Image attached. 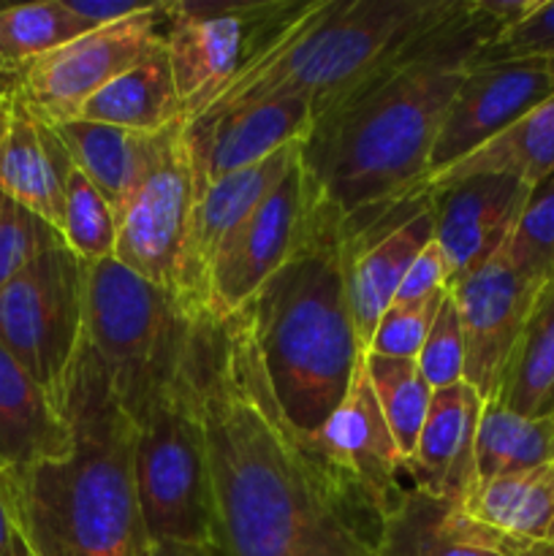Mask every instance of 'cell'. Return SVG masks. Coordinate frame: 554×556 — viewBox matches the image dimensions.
<instances>
[{"label": "cell", "mask_w": 554, "mask_h": 556, "mask_svg": "<svg viewBox=\"0 0 554 556\" xmlns=\"http://www.w3.org/2000/svg\"><path fill=\"white\" fill-rule=\"evenodd\" d=\"M364 369L402 456L411 459L424 421H427L432 389L418 372V364L413 358H386L364 353Z\"/></svg>", "instance_id": "obj_31"}, {"label": "cell", "mask_w": 554, "mask_h": 556, "mask_svg": "<svg viewBox=\"0 0 554 556\" xmlns=\"http://www.w3.org/2000/svg\"><path fill=\"white\" fill-rule=\"evenodd\" d=\"M3 5H5V3H0V9H3Z\"/></svg>", "instance_id": "obj_46"}, {"label": "cell", "mask_w": 554, "mask_h": 556, "mask_svg": "<svg viewBox=\"0 0 554 556\" xmlns=\"http://www.w3.org/2000/svg\"><path fill=\"white\" fill-rule=\"evenodd\" d=\"M71 166L52 125L38 119L11 87L0 117V193L60 228Z\"/></svg>", "instance_id": "obj_21"}, {"label": "cell", "mask_w": 554, "mask_h": 556, "mask_svg": "<svg viewBox=\"0 0 554 556\" xmlns=\"http://www.w3.org/2000/svg\"><path fill=\"white\" fill-rule=\"evenodd\" d=\"M315 438L329 451L337 465L345 467L378 500L389 519L416 492L407 459L402 456L400 445L386 424L383 410L375 400L373 386H369L364 356L356 364L345 396L331 410Z\"/></svg>", "instance_id": "obj_18"}, {"label": "cell", "mask_w": 554, "mask_h": 556, "mask_svg": "<svg viewBox=\"0 0 554 556\" xmlns=\"http://www.w3.org/2000/svg\"><path fill=\"white\" fill-rule=\"evenodd\" d=\"M449 5L451 0H297L255 58L190 119L272 98H310L318 117Z\"/></svg>", "instance_id": "obj_5"}, {"label": "cell", "mask_w": 554, "mask_h": 556, "mask_svg": "<svg viewBox=\"0 0 554 556\" xmlns=\"http://www.w3.org/2000/svg\"><path fill=\"white\" fill-rule=\"evenodd\" d=\"M462 510L514 538L549 543L554 527V462L478 481Z\"/></svg>", "instance_id": "obj_27"}, {"label": "cell", "mask_w": 554, "mask_h": 556, "mask_svg": "<svg viewBox=\"0 0 554 556\" xmlns=\"http://www.w3.org/2000/svg\"><path fill=\"white\" fill-rule=\"evenodd\" d=\"M87 30L63 0L20 3L0 9V85L30 60L85 36Z\"/></svg>", "instance_id": "obj_30"}, {"label": "cell", "mask_w": 554, "mask_h": 556, "mask_svg": "<svg viewBox=\"0 0 554 556\" xmlns=\"http://www.w3.org/2000/svg\"><path fill=\"white\" fill-rule=\"evenodd\" d=\"M503 250L530 280H554V172L530 188Z\"/></svg>", "instance_id": "obj_33"}, {"label": "cell", "mask_w": 554, "mask_h": 556, "mask_svg": "<svg viewBox=\"0 0 554 556\" xmlns=\"http://www.w3.org/2000/svg\"><path fill=\"white\" fill-rule=\"evenodd\" d=\"M494 402L525 418L554 416V280L538 293Z\"/></svg>", "instance_id": "obj_28"}, {"label": "cell", "mask_w": 554, "mask_h": 556, "mask_svg": "<svg viewBox=\"0 0 554 556\" xmlns=\"http://www.w3.org/2000/svg\"><path fill=\"white\" fill-rule=\"evenodd\" d=\"M166 5V54L182 123H188L291 14L297 0H174Z\"/></svg>", "instance_id": "obj_10"}, {"label": "cell", "mask_w": 554, "mask_h": 556, "mask_svg": "<svg viewBox=\"0 0 554 556\" xmlns=\"http://www.w3.org/2000/svg\"><path fill=\"white\" fill-rule=\"evenodd\" d=\"M76 119L114 125L134 134H161L182 123V98L166 47L98 90Z\"/></svg>", "instance_id": "obj_25"}, {"label": "cell", "mask_w": 554, "mask_h": 556, "mask_svg": "<svg viewBox=\"0 0 554 556\" xmlns=\"http://www.w3.org/2000/svg\"><path fill=\"white\" fill-rule=\"evenodd\" d=\"M554 172V96L538 103L532 112L516 119L508 130L494 136L476 152L462 157L454 166L427 177L424 188L429 193L449 188L459 179L478 177V174H505L516 177L532 188Z\"/></svg>", "instance_id": "obj_26"}, {"label": "cell", "mask_w": 554, "mask_h": 556, "mask_svg": "<svg viewBox=\"0 0 554 556\" xmlns=\"http://www.w3.org/2000/svg\"><path fill=\"white\" fill-rule=\"evenodd\" d=\"M500 33L476 0H451L326 106L299 155L320 204L345 223L421 188L462 79Z\"/></svg>", "instance_id": "obj_2"}, {"label": "cell", "mask_w": 554, "mask_h": 556, "mask_svg": "<svg viewBox=\"0 0 554 556\" xmlns=\"http://www.w3.org/2000/svg\"><path fill=\"white\" fill-rule=\"evenodd\" d=\"M445 293H438V296L418 304H391L380 315L378 326H375L367 353L386 358H413L416 362Z\"/></svg>", "instance_id": "obj_36"}, {"label": "cell", "mask_w": 554, "mask_h": 556, "mask_svg": "<svg viewBox=\"0 0 554 556\" xmlns=\"http://www.w3.org/2000/svg\"><path fill=\"white\" fill-rule=\"evenodd\" d=\"M527 193L521 179L505 174H478L432 193L435 242L449 264L451 286L503 250Z\"/></svg>", "instance_id": "obj_19"}, {"label": "cell", "mask_w": 554, "mask_h": 556, "mask_svg": "<svg viewBox=\"0 0 554 556\" xmlns=\"http://www.w3.org/2000/svg\"><path fill=\"white\" fill-rule=\"evenodd\" d=\"M14 535H16V527H14V521H11L3 489H0V556H9L11 543H14Z\"/></svg>", "instance_id": "obj_41"}, {"label": "cell", "mask_w": 554, "mask_h": 556, "mask_svg": "<svg viewBox=\"0 0 554 556\" xmlns=\"http://www.w3.org/2000/svg\"><path fill=\"white\" fill-rule=\"evenodd\" d=\"M193 315L177 296L119 261L85 264V342L139 424L147 405L179 369Z\"/></svg>", "instance_id": "obj_6"}, {"label": "cell", "mask_w": 554, "mask_h": 556, "mask_svg": "<svg viewBox=\"0 0 554 556\" xmlns=\"http://www.w3.org/2000/svg\"><path fill=\"white\" fill-rule=\"evenodd\" d=\"M134 472L150 546H215L206 445L185 358L136 424Z\"/></svg>", "instance_id": "obj_7"}, {"label": "cell", "mask_w": 554, "mask_h": 556, "mask_svg": "<svg viewBox=\"0 0 554 556\" xmlns=\"http://www.w3.org/2000/svg\"><path fill=\"white\" fill-rule=\"evenodd\" d=\"M60 413L74 434L68 454L0 472L16 532L33 556H136L150 543L136 497V421L87 342Z\"/></svg>", "instance_id": "obj_3"}, {"label": "cell", "mask_w": 554, "mask_h": 556, "mask_svg": "<svg viewBox=\"0 0 554 556\" xmlns=\"http://www.w3.org/2000/svg\"><path fill=\"white\" fill-rule=\"evenodd\" d=\"M52 128L68 150L74 166L96 185L114 212L125 204V199L158 161L168 134V128L161 134H134L87 119H68Z\"/></svg>", "instance_id": "obj_24"}, {"label": "cell", "mask_w": 554, "mask_h": 556, "mask_svg": "<svg viewBox=\"0 0 554 556\" xmlns=\"http://www.w3.org/2000/svg\"><path fill=\"white\" fill-rule=\"evenodd\" d=\"M63 3L87 30L114 25V22L141 14V11L152 5L144 3V0H63Z\"/></svg>", "instance_id": "obj_39"}, {"label": "cell", "mask_w": 554, "mask_h": 556, "mask_svg": "<svg viewBox=\"0 0 554 556\" xmlns=\"http://www.w3.org/2000/svg\"><path fill=\"white\" fill-rule=\"evenodd\" d=\"M549 543H552V546H554V527H552V535H549Z\"/></svg>", "instance_id": "obj_45"}, {"label": "cell", "mask_w": 554, "mask_h": 556, "mask_svg": "<svg viewBox=\"0 0 554 556\" xmlns=\"http://www.w3.org/2000/svg\"><path fill=\"white\" fill-rule=\"evenodd\" d=\"M244 313L277 402L302 432L318 434L364 356L348 304L337 212L318 206L302 248Z\"/></svg>", "instance_id": "obj_4"}, {"label": "cell", "mask_w": 554, "mask_h": 556, "mask_svg": "<svg viewBox=\"0 0 554 556\" xmlns=\"http://www.w3.org/2000/svg\"><path fill=\"white\" fill-rule=\"evenodd\" d=\"M313 123L315 103L310 98H272L185 123L196 195L206 185L244 172L288 144L304 141Z\"/></svg>", "instance_id": "obj_16"}, {"label": "cell", "mask_w": 554, "mask_h": 556, "mask_svg": "<svg viewBox=\"0 0 554 556\" xmlns=\"http://www.w3.org/2000/svg\"><path fill=\"white\" fill-rule=\"evenodd\" d=\"M63 242L85 264L114 258L117 244V217L109 201L98 193L96 185L76 166L65 177L63 223H60Z\"/></svg>", "instance_id": "obj_32"}, {"label": "cell", "mask_w": 554, "mask_h": 556, "mask_svg": "<svg viewBox=\"0 0 554 556\" xmlns=\"http://www.w3.org/2000/svg\"><path fill=\"white\" fill-rule=\"evenodd\" d=\"M302 155V152H299ZM318 195L302 168V157L280 185L239 223L217 250L206 286V313L234 315L293 258L318 215Z\"/></svg>", "instance_id": "obj_13"}, {"label": "cell", "mask_w": 554, "mask_h": 556, "mask_svg": "<svg viewBox=\"0 0 554 556\" xmlns=\"http://www.w3.org/2000/svg\"><path fill=\"white\" fill-rule=\"evenodd\" d=\"M152 556H221L215 546H177V543H161L152 546Z\"/></svg>", "instance_id": "obj_40"}, {"label": "cell", "mask_w": 554, "mask_h": 556, "mask_svg": "<svg viewBox=\"0 0 554 556\" xmlns=\"http://www.w3.org/2000/svg\"><path fill=\"white\" fill-rule=\"evenodd\" d=\"M554 462V416L525 418L500 402H483L476 434L478 481Z\"/></svg>", "instance_id": "obj_29"}, {"label": "cell", "mask_w": 554, "mask_h": 556, "mask_svg": "<svg viewBox=\"0 0 554 556\" xmlns=\"http://www.w3.org/2000/svg\"><path fill=\"white\" fill-rule=\"evenodd\" d=\"M299 152H302V141L288 144L286 150L275 152L266 161L244 172L228 174L199 190L177 282V302L188 309V315L206 313V286H210V269L217 250L223 248L228 233L239 223L248 220L255 206L297 166Z\"/></svg>", "instance_id": "obj_17"}, {"label": "cell", "mask_w": 554, "mask_h": 556, "mask_svg": "<svg viewBox=\"0 0 554 556\" xmlns=\"http://www.w3.org/2000/svg\"><path fill=\"white\" fill-rule=\"evenodd\" d=\"M552 96L554 58L476 60L445 112L429 177L459 163Z\"/></svg>", "instance_id": "obj_15"}, {"label": "cell", "mask_w": 554, "mask_h": 556, "mask_svg": "<svg viewBox=\"0 0 554 556\" xmlns=\"http://www.w3.org/2000/svg\"><path fill=\"white\" fill-rule=\"evenodd\" d=\"M0 345L60 407L85 348V261L68 244L0 288Z\"/></svg>", "instance_id": "obj_8"}, {"label": "cell", "mask_w": 554, "mask_h": 556, "mask_svg": "<svg viewBox=\"0 0 554 556\" xmlns=\"http://www.w3.org/2000/svg\"><path fill=\"white\" fill-rule=\"evenodd\" d=\"M521 58H554V0H538L525 20L505 27L478 60Z\"/></svg>", "instance_id": "obj_37"}, {"label": "cell", "mask_w": 554, "mask_h": 556, "mask_svg": "<svg viewBox=\"0 0 554 556\" xmlns=\"http://www.w3.org/2000/svg\"><path fill=\"white\" fill-rule=\"evenodd\" d=\"M136 556H152V546H150V543H147V546H144V548H141V552H139V554H136Z\"/></svg>", "instance_id": "obj_44"}, {"label": "cell", "mask_w": 554, "mask_h": 556, "mask_svg": "<svg viewBox=\"0 0 554 556\" xmlns=\"http://www.w3.org/2000/svg\"><path fill=\"white\" fill-rule=\"evenodd\" d=\"M60 244H65L60 228L0 193V288L38 255Z\"/></svg>", "instance_id": "obj_34"}, {"label": "cell", "mask_w": 554, "mask_h": 556, "mask_svg": "<svg viewBox=\"0 0 554 556\" xmlns=\"http://www.w3.org/2000/svg\"><path fill=\"white\" fill-rule=\"evenodd\" d=\"M196 206V174L185 123L168 128L161 155L134 193L114 212L117 244L114 261L152 286L177 296L179 266Z\"/></svg>", "instance_id": "obj_11"}, {"label": "cell", "mask_w": 554, "mask_h": 556, "mask_svg": "<svg viewBox=\"0 0 554 556\" xmlns=\"http://www.w3.org/2000/svg\"><path fill=\"white\" fill-rule=\"evenodd\" d=\"M449 264H445L443 258V250H440L438 242L432 239V242L418 253V258L413 261L411 269H407L405 280H402L400 291H396L394 296V304L427 302V299L449 291Z\"/></svg>", "instance_id": "obj_38"}, {"label": "cell", "mask_w": 554, "mask_h": 556, "mask_svg": "<svg viewBox=\"0 0 554 556\" xmlns=\"http://www.w3.org/2000/svg\"><path fill=\"white\" fill-rule=\"evenodd\" d=\"M483 400L470 383L432 391L427 421L413 456L407 459L413 489L435 500L462 505L476 476V434Z\"/></svg>", "instance_id": "obj_20"}, {"label": "cell", "mask_w": 554, "mask_h": 556, "mask_svg": "<svg viewBox=\"0 0 554 556\" xmlns=\"http://www.w3.org/2000/svg\"><path fill=\"white\" fill-rule=\"evenodd\" d=\"M416 364L432 391L449 389V386L465 380V340H462L459 313H456L451 291L440 302Z\"/></svg>", "instance_id": "obj_35"}, {"label": "cell", "mask_w": 554, "mask_h": 556, "mask_svg": "<svg viewBox=\"0 0 554 556\" xmlns=\"http://www.w3.org/2000/svg\"><path fill=\"white\" fill-rule=\"evenodd\" d=\"M9 556H33L30 548H27L25 538H22L20 532H16V535H14V543H11V552H9Z\"/></svg>", "instance_id": "obj_42"}, {"label": "cell", "mask_w": 554, "mask_h": 556, "mask_svg": "<svg viewBox=\"0 0 554 556\" xmlns=\"http://www.w3.org/2000/svg\"><path fill=\"white\" fill-rule=\"evenodd\" d=\"M465 340V383L494 402L543 282L521 275L505 250L449 288Z\"/></svg>", "instance_id": "obj_14"}, {"label": "cell", "mask_w": 554, "mask_h": 556, "mask_svg": "<svg viewBox=\"0 0 554 556\" xmlns=\"http://www.w3.org/2000/svg\"><path fill=\"white\" fill-rule=\"evenodd\" d=\"M166 5L152 3L141 14L96 27L41 58L22 65L9 85L47 125L79 117L98 90L141 60L166 47Z\"/></svg>", "instance_id": "obj_9"}, {"label": "cell", "mask_w": 554, "mask_h": 556, "mask_svg": "<svg viewBox=\"0 0 554 556\" xmlns=\"http://www.w3.org/2000/svg\"><path fill=\"white\" fill-rule=\"evenodd\" d=\"M221 556H378L386 510L277 402L244 309L193 315L185 353Z\"/></svg>", "instance_id": "obj_1"}, {"label": "cell", "mask_w": 554, "mask_h": 556, "mask_svg": "<svg viewBox=\"0 0 554 556\" xmlns=\"http://www.w3.org/2000/svg\"><path fill=\"white\" fill-rule=\"evenodd\" d=\"M435 239V199L427 188L342 223V261L353 331L367 353L380 315L394 304L407 269Z\"/></svg>", "instance_id": "obj_12"}, {"label": "cell", "mask_w": 554, "mask_h": 556, "mask_svg": "<svg viewBox=\"0 0 554 556\" xmlns=\"http://www.w3.org/2000/svg\"><path fill=\"white\" fill-rule=\"evenodd\" d=\"M11 85H0V117H3V106H5V98H9Z\"/></svg>", "instance_id": "obj_43"}, {"label": "cell", "mask_w": 554, "mask_h": 556, "mask_svg": "<svg viewBox=\"0 0 554 556\" xmlns=\"http://www.w3.org/2000/svg\"><path fill=\"white\" fill-rule=\"evenodd\" d=\"M74 445L52 396L0 345V472L65 456Z\"/></svg>", "instance_id": "obj_23"}, {"label": "cell", "mask_w": 554, "mask_h": 556, "mask_svg": "<svg viewBox=\"0 0 554 556\" xmlns=\"http://www.w3.org/2000/svg\"><path fill=\"white\" fill-rule=\"evenodd\" d=\"M378 556H554V546L514 538L470 519L462 505L413 492L386 521Z\"/></svg>", "instance_id": "obj_22"}]
</instances>
